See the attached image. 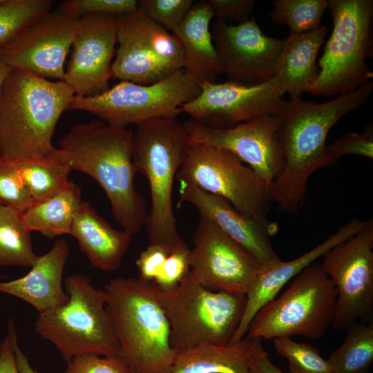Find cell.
<instances>
[{
	"label": "cell",
	"mask_w": 373,
	"mask_h": 373,
	"mask_svg": "<svg viewBox=\"0 0 373 373\" xmlns=\"http://www.w3.org/2000/svg\"><path fill=\"white\" fill-rule=\"evenodd\" d=\"M67 363V373H131L121 356L85 353L73 357Z\"/></svg>",
	"instance_id": "cell-39"
},
{
	"label": "cell",
	"mask_w": 373,
	"mask_h": 373,
	"mask_svg": "<svg viewBox=\"0 0 373 373\" xmlns=\"http://www.w3.org/2000/svg\"><path fill=\"white\" fill-rule=\"evenodd\" d=\"M69 235L76 239L90 263L106 271L119 268L133 238L112 227L87 201L76 213Z\"/></svg>",
	"instance_id": "cell-24"
},
{
	"label": "cell",
	"mask_w": 373,
	"mask_h": 373,
	"mask_svg": "<svg viewBox=\"0 0 373 373\" xmlns=\"http://www.w3.org/2000/svg\"><path fill=\"white\" fill-rule=\"evenodd\" d=\"M116 22L112 78L151 84L183 69L182 49L173 34L138 12L117 15Z\"/></svg>",
	"instance_id": "cell-12"
},
{
	"label": "cell",
	"mask_w": 373,
	"mask_h": 373,
	"mask_svg": "<svg viewBox=\"0 0 373 373\" xmlns=\"http://www.w3.org/2000/svg\"><path fill=\"white\" fill-rule=\"evenodd\" d=\"M133 135L128 127L96 119L72 126L59 140V149L72 171L86 173L99 184L115 220L133 237L145 226L148 211L144 198L135 187Z\"/></svg>",
	"instance_id": "cell-2"
},
{
	"label": "cell",
	"mask_w": 373,
	"mask_h": 373,
	"mask_svg": "<svg viewBox=\"0 0 373 373\" xmlns=\"http://www.w3.org/2000/svg\"><path fill=\"white\" fill-rule=\"evenodd\" d=\"M200 93L182 106L191 119L206 126L227 128L258 117L278 115L287 102L276 78L257 86L227 81L199 84Z\"/></svg>",
	"instance_id": "cell-16"
},
{
	"label": "cell",
	"mask_w": 373,
	"mask_h": 373,
	"mask_svg": "<svg viewBox=\"0 0 373 373\" xmlns=\"http://www.w3.org/2000/svg\"><path fill=\"white\" fill-rule=\"evenodd\" d=\"M274 345L277 353L287 360L289 373H333L327 359L309 343L284 336L274 338Z\"/></svg>",
	"instance_id": "cell-33"
},
{
	"label": "cell",
	"mask_w": 373,
	"mask_h": 373,
	"mask_svg": "<svg viewBox=\"0 0 373 373\" xmlns=\"http://www.w3.org/2000/svg\"><path fill=\"white\" fill-rule=\"evenodd\" d=\"M4 1V0H0V5Z\"/></svg>",
	"instance_id": "cell-46"
},
{
	"label": "cell",
	"mask_w": 373,
	"mask_h": 373,
	"mask_svg": "<svg viewBox=\"0 0 373 373\" xmlns=\"http://www.w3.org/2000/svg\"><path fill=\"white\" fill-rule=\"evenodd\" d=\"M170 253L162 245L149 244L135 261L139 271L138 278L146 283L153 281Z\"/></svg>",
	"instance_id": "cell-40"
},
{
	"label": "cell",
	"mask_w": 373,
	"mask_h": 373,
	"mask_svg": "<svg viewBox=\"0 0 373 373\" xmlns=\"http://www.w3.org/2000/svg\"><path fill=\"white\" fill-rule=\"evenodd\" d=\"M0 202L21 213L35 204L12 159L2 154L0 155Z\"/></svg>",
	"instance_id": "cell-34"
},
{
	"label": "cell",
	"mask_w": 373,
	"mask_h": 373,
	"mask_svg": "<svg viewBox=\"0 0 373 373\" xmlns=\"http://www.w3.org/2000/svg\"><path fill=\"white\" fill-rule=\"evenodd\" d=\"M15 332L14 323L10 320L8 323V335L0 344V373H19L12 343Z\"/></svg>",
	"instance_id": "cell-43"
},
{
	"label": "cell",
	"mask_w": 373,
	"mask_h": 373,
	"mask_svg": "<svg viewBox=\"0 0 373 373\" xmlns=\"http://www.w3.org/2000/svg\"><path fill=\"white\" fill-rule=\"evenodd\" d=\"M271 20L289 28L291 34H301L321 27L328 0H274Z\"/></svg>",
	"instance_id": "cell-31"
},
{
	"label": "cell",
	"mask_w": 373,
	"mask_h": 373,
	"mask_svg": "<svg viewBox=\"0 0 373 373\" xmlns=\"http://www.w3.org/2000/svg\"><path fill=\"white\" fill-rule=\"evenodd\" d=\"M343 343L327 361L333 373H367L373 363V323L350 326Z\"/></svg>",
	"instance_id": "cell-29"
},
{
	"label": "cell",
	"mask_w": 373,
	"mask_h": 373,
	"mask_svg": "<svg viewBox=\"0 0 373 373\" xmlns=\"http://www.w3.org/2000/svg\"><path fill=\"white\" fill-rule=\"evenodd\" d=\"M193 3V0H140L137 12L172 33Z\"/></svg>",
	"instance_id": "cell-35"
},
{
	"label": "cell",
	"mask_w": 373,
	"mask_h": 373,
	"mask_svg": "<svg viewBox=\"0 0 373 373\" xmlns=\"http://www.w3.org/2000/svg\"><path fill=\"white\" fill-rule=\"evenodd\" d=\"M106 307L131 373H169L178 352L171 343L168 318L153 285L119 277L104 287Z\"/></svg>",
	"instance_id": "cell-4"
},
{
	"label": "cell",
	"mask_w": 373,
	"mask_h": 373,
	"mask_svg": "<svg viewBox=\"0 0 373 373\" xmlns=\"http://www.w3.org/2000/svg\"><path fill=\"white\" fill-rule=\"evenodd\" d=\"M52 0H4L0 5V50L50 11Z\"/></svg>",
	"instance_id": "cell-32"
},
{
	"label": "cell",
	"mask_w": 373,
	"mask_h": 373,
	"mask_svg": "<svg viewBox=\"0 0 373 373\" xmlns=\"http://www.w3.org/2000/svg\"><path fill=\"white\" fill-rule=\"evenodd\" d=\"M321 266L338 296L332 325L347 329L373 317V220L356 234L325 252Z\"/></svg>",
	"instance_id": "cell-13"
},
{
	"label": "cell",
	"mask_w": 373,
	"mask_h": 373,
	"mask_svg": "<svg viewBox=\"0 0 373 373\" xmlns=\"http://www.w3.org/2000/svg\"><path fill=\"white\" fill-rule=\"evenodd\" d=\"M200 90L199 84L181 69L151 84L121 81L96 95H75L70 109L87 111L111 126H138L155 118H176Z\"/></svg>",
	"instance_id": "cell-11"
},
{
	"label": "cell",
	"mask_w": 373,
	"mask_h": 373,
	"mask_svg": "<svg viewBox=\"0 0 373 373\" xmlns=\"http://www.w3.org/2000/svg\"><path fill=\"white\" fill-rule=\"evenodd\" d=\"M333 30L318 62L319 73L306 93L341 95L372 81L373 1L328 0Z\"/></svg>",
	"instance_id": "cell-7"
},
{
	"label": "cell",
	"mask_w": 373,
	"mask_h": 373,
	"mask_svg": "<svg viewBox=\"0 0 373 373\" xmlns=\"http://www.w3.org/2000/svg\"><path fill=\"white\" fill-rule=\"evenodd\" d=\"M328 32L322 25L318 28L301 34H291L285 38V48L274 78L282 91L290 99H300L316 79L319 68L317 56Z\"/></svg>",
	"instance_id": "cell-25"
},
{
	"label": "cell",
	"mask_w": 373,
	"mask_h": 373,
	"mask_svg": "<svg viewBox=\"0 0 373 373\" xmlns=\"http://www.w3.org/2000/svg\"><path fill=\"white\" fill-rule=\"evenodd\" d=\"M12 69L7 66L3 61L0 59V95L2 88V86ZM1 147L0 144V155H1Z\"/></svg>",
	"instance_id": "cell-45"
},
{
	"label": "cell",
	"mask_w": 373,
	"mask_h": 373,
	"mask_svg": "<svg viewBox=\"0 0 373 373\" xmlns=\"http://www.w3.org/2000/svg\"><path fill=\"white\" fill-rule=\"evenodd\" d=\"M180 202L192 204L203 216L247 250L265 266L280 260L274 250L270 234L259 221L236 210L227 200L194 186L180 183Z\"/></svg>",
	"instance_id": "cell-20"
},
{
	"label": "cell",
	"mask_w": 373,
	"mask_h": 373,
	"mask_svg": "<svg viewBox=\"0 0 373 373\" xmlns=\"http://www.w3.org/2000/svg\"><path fill=\"white\" fill-rule=\"evenodd\" d=\"M67 15L78 18L89 14L119 15L137 12L135 0H66L56 9Z\"/></svg>",
	"instance_id": "cell-36"
},
{
	"label": "cell",
	"mask_w": 373,
	"mask_h": 373,
	"mask_svg": "<svg viewBox=\"0 0 373 373\" xmlns=\"http://www.w3.org/2000/svg\"><path fill=\"white\" fill-rule=\"evenodd\" d=\"M214 17L217 19L231 23L244 21L250 17L255 1L254 0H208Z\"/></svg>",
	"instance_id": "cell-41"
},
{
	"label": "cell",
	"mask_w": 373,
	"mask_h": 373,
	"mask_svg": "<svg viewBox=\"0 0 373 373\" xmlns=\"http://www.w3.org/2000/svg\"><path fill=\"white\" fill-rule=\"evenodd\" d=\"M35 202L61 190L69 182L72 171L68 160L58 148L42 157L12 158Z\"/></svg>",
	"instance_id": "cell-28"
},
{
	"label": "cell",
	"mask_w": 373,
	"mask_h": 373,
	"mask_svg": "<svg viewBox=\"0 0 373 373\" xmlns=\"http://www.w3.org/2000/svg\"><path fill=\"white\" fill-rule=\"evenodd\" d=\"M12 343L16 363L19 373H38L30 365L27 356L19 347L16 332L13 334Z\"/></svg>",
	"instance_id": "cell-44"
},
{
	"label": "cell",
	"mask_w": 373,
	"mask_h": 373,
	"mask_svg": "<svg viewBox=\"0 0 373 373\" xmlns=\"http://www.w3.org/2000/svg\"><path fill=\"white\" fill-rule=\"evenodd\" d=\"M193 242L186 279L211 290L247 294L261 267L247 250L203 216Z\"/></svg>",
	"instance_id": "cell-14"
},
{
	"label": "cell",
	"mask_w": 373,
	"mask_h": 373,
	"mask_svg": "<svg viewBox=\"0 0 373 373\" xmlns=\"http://www.w3.org/2000/svg\"><path fill=\"white\" fill-rule=\"evenodd\" d=\"M337 296L333 282L321 264L315 261L294 277L280 297L258 311L249 323L247 336L321 338L332 324Z\"/></svg>",
	"instance_id": "cell-9"
},
{
	"label": "cell",
	"mask_w": 373,
	"mask_h": 373,
	"mask_svg": "<svg viewBox=\"0 0 373 373\" xmlns=\"http://www.w3.org/2000/svg\"><path fill=\"white\" fill-rule=\"evenodd\" d=\"M184 124L191 144H205L230 151L251 168L269 189L282 171L283 157L276 115L263 116L227 128L209 127L192 119Z\"/></svg>",
	"instance_id": "cell-18"
},
{
	"label": "cell",
	"mask_w": 373,
	"mask_h": 373,
	"mask_svg": "<svg viewBox=\"0 0 373 373\" xmlns=\"http://www.w3.org/2000/svg\"><path fill=\"white\" fill-rule=\"evenodd\" d=\"M153 289L168 318L171 346L178 353L201 344L231 343L245 312V294L211 290L186 278L173 290L162 291L154 285Z\"/></svg>",
	"instance_id": "cell-8"
},
{
	"label": "cell",
	"mask_w": 373,
	"mask_h": 373,
	"mask_svg": "<svg viewBox=\"0 0 373 373\" xmlns=\"http://www.w3.org/2000/svg\"><path fill=\"white\" fill-rule=\"evenodd\" d=\"M251 340L249 365L253 373H285L271 361L267 352L263 349L260 338L251 337Z\"/></svg>",
	"instance_id": "cell-42"
},
{
	"label": "cell",
	"mask_w": 373,
	"mask_h": 373,
	"mask_svg": "<svg viewBox=\"0 0 373 373\" xmlns=\"http://www.w3.org/2000/svg\"><path fill=\"white\" fill-rule=\"evenodd\" d=\"M79 19L57 10L50 11L0 50V59L12 69L64 80V66Z\"/></svg>",
	"instance_id": "cell-17"
},
{
	"label": "cell",
	"mask_w": 373,
	"mask_h": 373,
	"mask_svg": "<svg viewBox=\"0 0 373 373\" xmlns=\"http://www.w3.org/2000/svg\"><path fill=\"white\" fill-rule=\"evenodd\" d=\"M190 269V249L186 245L171 251L165 260L153 284L162 291L177 288Z\"/></svg>",
	"instance_id": "cell-37"
},
{
	"label": "cell",
	"mask_w": 373,
	"mask_h": 373,
	"mask_svg": "<svg viewBox=\"0 0 373 373\" xmlns=\"http://www.w3.org/2000/svg\"><path fill=\"white\" fill-rule=\"evenodd\" d=\"M329 165L336 162L341 156L356 155L373 158L372 130L363 133H349L342 135L334 143L326 146Z\"/></svg>",
	"instance_id": "cell-38"
},
{
	"label": "cell",
	"mask_w": 373,
	"mask_h": 373,
	"mask_svg": "<svg viewBox=\"0 0 373 373\" xmlns=\"http://www.w3.org/2000/svg\"><path fill=\"white\" fill-rule=\"evenodd\" d=\"M75 96L64 80L12 69L0 95L1 154L28 158L52 153L56 149L52 144L56 125Z\"/></svg>",
	"instance_id": "cell-3"
},
{
	"label": "cell",
	"mask_w": 373,
	"mask_h": 373,
	"mask_svg": "<svg viewBox=\"0 0 373 373\" xmlns=\"http://www.w3.org/2000/svg\"><path fill=\"white\" fill-rule=\"evenodd\" d=\"M211 33L222 73L229 81L251 86L275 77L285 39L265 35L254 17L236 24L216 19Z\"/></svg>",
	"instance_id": "cell-15"
},
{
	"label": "cell",
	"mask_w": 373,
	"mask_h": 373,
	"mask_svg": "<svg viewBox=\"0 0 373 373\" xmlns=\"http://www.w3.org/2000/svg\"><path fill=\"white\" fill-rule=\"evenodd\" d=\"M191 142L184 124L176 118L148 120L133 132L132 155L137 173L149 185L151 208L145 226L149 244H158L170 252L187 245L180 236L173 206L177 174Z\"/></svg>",
	"instance_id": "cell-5"
},
{
	"label": "cell",
	"mask_w": 373,
	"mask_h": 373,
	"mask_svg": "<svg viewBox=\"0 0 373 373\" xmlns=\"http://www.w3.org/2000/svg\"><path fill=\"white\" fill-rule=\"evenodd\" d=\"M365 223L366 221L352 219L341 225L323 242L297 258L286 262L280 259L261 266L255 281L246 294L245 312L231 343H237L245 338L249 323L258 311L273 300L288 281L322 257L329 249L358 233Z\"/></svg>",
	"instance_id": "cell-21"
},
{
	"label": "cell",
	"mask_w": 373,
	"mask_h": 373,
	"mask_svg": "<svg viewBox=\"0 0 373 373\" xmlns=\"http://www.w3.org/2000/svg\"><path fill=\"white\" fill-rule=\"evenodd\" d=\"M251 340L227 345L201 344L178 353L169 373H253Z\"/></svg>",
	"instance_id": "cell-26"
},
{
	"label": "cell",
	"mask_w": 373,
	"mask_h": 373,
	"mask_svg": "<svg viewBox=\"0 0 373 373\" xmlns=\"http://www.w3.org/2000/svg\"><path fill=\"white\" fill-rule=\"evenodd\" d=\"M117 44L116 16L89 14L79 18L64 81L77 96L108 90Z\"/></svg>",
	"instance_id": "cell-19"
},
{
	"label": "cell",
	"mask_w": 373,
	"mask_h": 373,
	"mask_svg": "<svg viewBox=\"0 0 373 373\" xmlns=\"http://www.w3.org/2000/svg\"><path fill=\"white\" fill-rule=\"evenodd\" d=\"M82 191L73 181L50 197L35 202L21 214L24 227L52 239L70 234L75 216L82 202Z\"/></svg>",
	"instance_id": "cell-27"
},
{
	"label": "cell",
	"mask_w": 373,
	"mask_h": 373,
	"mask_svg": "<svg viewBox=\"0 0 373 373\" xmlns=\"http://www.w3.org/2000/svg\"><path fill=\"white\" fill-rule=\"evenodd\" d=\"M64 285L68 301L39 313L35 332L54 345L66 362L85 353L121 356L104 289L77 273L67 277Z\"/></svg>",
	"instance_id": "cell-6"
},
{
	"label": "cell",
	"mask_w": 373,
	"mask_h": 373,
	"mask_svg": "<svg viewBox=\"0 0 373 373\" xmlns=\"http://www.w3.org/2000/svg\"><path fill=\"white\" fill-rule=\"evenodd\" d=\"M213 17L207 1L195 2L172 32L182 49L183 70L198 84L216 82L222 73L210 29Z\"/></svg>",
	"instance_id": "cell-23"
},
{
	"label": "cell",
	"mask_w": 373,
	"mask_h": 373,
	"mask_svg": "<svg viewBox=\"0 0 373 373\" xmlns=\"http://www.w3.org/2000/svg\"><path fill=\"white\" fill-rule=\"evenodd\" d=\"M373 82L334 99L316 103L290 99L276 115L283 166L269 188V200L284 211L296 214L302 208L311 175L329 166L326 139L343 116L371 97Z\"/></svg>",
	"instance_id": "cell-1"
},
{
	"label": "cell",
	"mask_w": 373,
	"mask_h": 373,
	"mask_svg": "<svg viewBox=\"0 0 373 373\" xmlns=\"http://www.w3.org/2000/svg\"><path fill=\"white\" fill-rule=\"evenodd\" d=\"M0 204H1V202H0Z\"/></svg>",
	"instance_id": "cell-47"
},
{
	"label": "cell",
	"mask_w": 373,
	"mask_h": 373,
	"mask_svg": "<svg viewBox=\"0 0 373 373\" xmlns=\"http://www.w3.org/2000/svg\"><path fill=\"white\" fill-rule=\"evenodd\" d=\"M176 180L227 200L239 212L262 223L271 237L278 233V224L265 213L270 200L269 186L230 151L191 144Z\"/></svg>",
	"instance_id": "cell-10"
},
{
	"label": "cell",
	"mask_w": 373,
	"mask_h": 373,
	"mask_svg": "<svg viewBox=\"0 0 373 373\" xmlns=\"http://www.w3.org/2000/svg\"><path fill=\"white\" fill-rule=\"evenodd\" d=\"M69 254L67 240H57L47 253L39 256L28 274L0 282V292L22 299L39 313L65 304L68 296L64 289L62 277Z\"/></svg>",
	"instance_id": "cell-22"
},
{
	"label": "cell",
	"mask_w": 373,
	"mask_h": 373,
	"mask_svg": "<svg viewBox=\"0 0 373 373\" xmlns=\"http://www.w3.org/2000/svg\"><path fill=\"white\" fill-rule=\"evenodd\" d=\"M21 214L0 204V265L31 267L39 257L33 250L31 232L24 227Z\"/></svg>",
	"instance_id": "cell-30"
}]
</instances>
